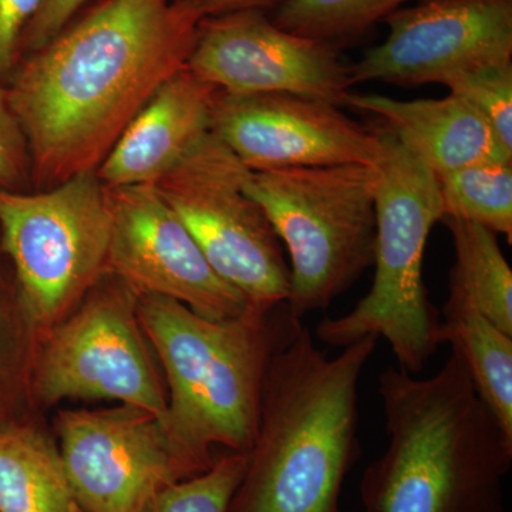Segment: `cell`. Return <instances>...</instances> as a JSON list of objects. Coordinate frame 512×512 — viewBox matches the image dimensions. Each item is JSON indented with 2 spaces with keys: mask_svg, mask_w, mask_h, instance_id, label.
<instances>
[{
  "mask_svg": "<svg viewBox=\"0 0 512 512\" xmlns=\"http://www.w3.org/2000/svg\"><path fill=\"white\" fill-rule=\"evenodd\" d=\"M441 222L451 232L456 252L448 291L473 303L485 318L512 336V269L497 234L456 218Z\"/></svg>",
  "mask_w": 512,
  "mask_h": 512,
  "instance_id": "19",
  "label": "cell"
},
{
  "mask_svg": "<svg viewBox=\"0 0 512 512\" xmlns=\"http://www.w3.org/2000/svg\"><path fill=\"white\" fill-rule=\"evenodd\" d=\"M244 190L288 249L296 318L328 308L375 262V165L249 171Z\"/></svg>",
  "mask_w": 512,
  "mask_h": 512,
  "instance_id": "6",
  "label": "cell"
},
{
  "mask_svg": "<svg viewBox=\"0 0 512 512\" xmlns=\"http://www.w3.org/2000/svg\"><path fill=\"white\" fill-rule=\"evenodd\" d=\"M421 2H427V0H421Z\"/></svg>",
  "mask_w": 512,
  "mask_h": 512,
  "instance_id": "28",
  "label": "cell"
},
{
  "mask_svg": "<svg viewBox=\"0 0 512 512\" xmlns=\"http://www.w3.org/2000/svg\"><path fill=\"white\" fill-rule=\"evenodd\" d=\"M375 279L352 311L325 318L316 336L333 348L375 335L389 343L397 367L419 375L441 346L440 312L423 281L431 229L444 217L439 180L392 131L376 127Z\"/></svg>",
  "mask_w": 512,
  "mask_h": 512,
  "instance_id": "5",
  "label": "cell"
},
{
  "mask_svg": "<svg viewBox=\"0 0 512 512\" xmlns=\"http://www.w3.org/2000/svg\"><path fill=\"white\" fill-rule=\"evenodd\" d=\"M377 392L387 447L363 471L365 512H505L512 439L454 353L430 377L387 367Z\"/></svg>",
  "mask_w": 512,
  "mask_h": 512,
  "instance_id": "2",
  "label": "cell"
},
{
  "mask_svg": "<svg viewBox=\"0 0 512 512\" xmlns=\"http://www.w3.org/2000/svg\"><path fill=\"white\" fill-rule=\"evenodd\" d=\"M249 168L212 131L156 184L214 271L255 308L286 302L289 265L262 208L245 192Z\"/></svg>",
  "mask_w": 512,
  "mask_h": 512,
  "instance_id": "8",
  "label": "cell"
},
{
  "mask_svg": "<svg viewBox=\"0 0 512 512\" xmlns=\"http://www.w3.org/2000/svg\"><path fill=\"white\" fill-rule=\"evenodd\" d=\"M439 332L441 345H451L481 402L512 439V336L453 291H448Z\"/></svg>",
  "mask_w": 512,
  "mask_h": 512,
  "instance_id": "17",
  "label": "cell"
},
{
  "mask_svg": "<svg viewBox=\"0 0 512 512\" xmlns=\"http://www.w3.org/2000/svg\"><path fill=\"white\" fill-rule=\"evenodd\" d=\"M92 0H43L26 29L22 52H37L62 33Z\"/></svg>",
  "mask_w": 512,
  "mask_h": 512,
  "instance_id": "26",
  "label": "cell"
},
{
  "mask_svg": "<svg viewBox=\"0 0 512 512\" xmlns=\"http://www.w3.org/2000/svg\"><path fill=\"white\" fill-rule=\"evenodd\" d=\"M444 86L484 117L498 143L512 156V60L458 74Z\"/></svg>",
  "mask_w": 512,
  "mask_h": 512,
  "instance_id": "23",
  "label": "cell"
},
{
  "mask_svg": "<svg viewBox=\"0 0 512 512\" xmlns=\"http://www.w3.org/2000/svg\"><path fill=\"white\" fill-rule=\"evenodd\" d=\"M211 131L251 171L375 165L379 156L376 128L336 104L296 94L218 90Z\"/></svg>",
  "mask_w": 512,
  "mask_h": 512,
  "instance_id": "14",
  "label": "cell"
},
{
  "mask_svg": "<svg viewBox=\"0 0 512 512\" xmlns=\"http://www.w3.org/2000/svg\"><path fill=\"white\" fill-rule=\"evenodd\" d=\"M197 10L202 18L239 12V10H265L278 8L284 0H181Z\"/></svg>",
  "mask_w": 512,
  "mask_h": 512,
  "instance_id": "27",
  "label": "cell"
},
{
  "mask_svg": "<svg viewBox=\"0 0 512 512\" xmlns=\"http://www.w3.org/2000/svg\"><path fill=\"white\" fill-rule=\"evenodd\" d=\"M187 69L225 93H288L339 107L353 87L338 46L286 32L264 10L202 18Z\"/></svg>",
  "mask_w": 512,
  "mask_h": 512,
  "instance_id": "12",
  "label": "cell"
},
{
  "mask_svg": "<svg viewBox=\"0 0 512 512\" xmlns=\"http://www.w3.org/2000/svg\"><path fill=\"white\" fill-rule=\"evenodd\" d=\"M0 512H86L59 448L39 431L0 426Z\"/></svg>",
  "mask_w": 512,
  "mask_h": 512,
  "instance_id": "18",
  "label": "cell"
},
{
  "mask_svg": "<svg viewBox=\"0 0 512 512\" xmlns=\"http://www.w3.org/2000/svg\"><path fill=\"white\" fill-rule=\"evenodd\" d=\"M346 106L373 114L436 175L483 161H512L484 117L456 94L397 100L349 93Z\"/></svg>",
  "mask_w": 512,
  "mask_h": 512,
  "instance_id": "16",
  "label": "cell"
},
{
  "mask_svg": "<svg viewBox=\"0 0 512 512\" xmlns=\"http://www.w3.org/2000/svg\"><path fill=\"white\" fill-rule=\"evenodd\" d=\"M377 342L365 336L329 357L303 326L274 357L228 512H340L343 483L362 454L360 377Z\"/></svg>",
  "mask_w": 512,
  "mask_h": 512,
  "instance_id": "3",
  "label": "cell"
},
{
  "mask_svg": "<svg viewBox=\"0 0 512 512\" xmlns=\"http://www.w3.org/2000/svg\"><path fill=\"white\" fill-rule=\"evenodd\" d=\"M29 170L25 136L10 109L8 90L0 87V187L15 190L26 180Z\"/></svg>",
  "mask_w": 512,
  "mask_h": 512,
  "instance_id": "24",
  "label": "cell"
},
{
  "mask_svg": "<svg viewBox=\"0 0 512 512\" xmlns=\"http://www.w3.org/2000/svg\"><path fill=\"white\" fill-rule=\"evenodd\" d=\"M407 0H284L272 22L286 32L336 45L356 39Z\"/></svg>",
  "mask_w": 512,
  "mask_h": 512,
  "instance_id": "21",
  "label": "cell"
},
{
  "mask_svg": "<svg viewBox=\"0 0 512 512\" xmlns=\"http://www.w3.org/2000/svg\"><path fill=\"white\" fill-rule=\"evenodd\" d=\"M43 0H0V76L9 73L22 52V40Z\"/></svg>",
  "mask_w": 512,
  "mask_h": 512,
  "instance_id": "25",
  "label": "cell"
},
{
  "mask_svg": "<svg viewBox=\"0 0 512 512\" xmlns=\"http://www.w3.org/2000/svg\"><path fill=\"white\" fill-rule=\"evenodd\" d=\"M443 218L490 229L512 241V161H483L437 175Z\"/></svg>",
  "mask_w": 512,
  "mask_h": 512,
  "instance_id": "20",
  "label": "cell"
},
{
  "mask_svg": "<svg viewBox=\"0 0 512 512\" xmlns=\"http://www.w3.org/2000/svg\"><path fill=\"white\" fill-rule=\"evenodd\" d=\"M202 16L181 0H100L30 53L8 90L40 190L96 171L187 67Z\"/></svg>",
  "mask_w": 512,
  "mask_h": 512,
  "instance_id": "1",
  "label": "cell"
},
{
  "mask_svg": "<svg viewBox=\"0 0 512 512\" xmlns=\"http://www.w3.org/2000/svg\"><path fill=\"white\" fill-rule=\"evenodd\" d=\"M137 302L117 279L57 326L37 377L46 403L119 400L154 414L167 429L168 403L140 335Z\"/></svg>",
  "mask_w": 512,
  "mask_h": 512,
  "instance_id": "9",
  "label": "cell"
},
{
  "mask_svg": "<svg viewBox=\"0 0 512 512\" xmlns=\"http://www.w3.org/2000/svg\"><path fill=\"white\" fill-rule=\"evenodd\" d=\"M111 217L106 274L141 296L174 299L205 319L248 311L247 298L221 278L153 184L106 187Z\"/></svg>",
  "mask_w": 512,
  "mask_h": 512,
  "instance_id": "11",
  "label": "cell"
},
{
  "mask_svg": "<svg viewBox=\"0 0 512 512\" xmlns=\"http://www.w3.org/2000/svg\"><path fill=\"white\" fill-rule=\"evenodd\" d=\"M0 231L30 322L55 325L106 274V187L96 171L33 194L0 187Z\"/></svg>",
  "mask_w": 512,
  "mask_h": 512,
  "instance_id": "7",
  "label": "cell"
},
{
  "mask_svg": "<svg viewBox=\"0 0 512 512\" xmlns=\"http://www.w3.org/2000/svg\"><path fill=\"white\" fill-rule=\"evenodd\" d=\"M218 89L190 69L171 76L96 170L104 187L156 184L211 131Z\"/></svg>",
  "mask_w": 512,
  "mask_h": 512,
  "instance_id": "15",
  "label": "cell"
},
{
  "mask_svg": "<svg viewBox=\"0 0 512 512\" xmlns=\"http://www.w3.org/2000/svg\"><path fill=\"white\" fill-rule=\"evenodd\" d=\"M140 328L167 375V431L202 470L212 446L248 453L258 431L269 366L301 332L288 303L249 306L238 318H202L188 306L147 295L138 298Z\"/></svg>",
  "mask_w": 512,
  "mask_h": 512,
  "instance_id": "4",
  "label": "cell"
},
{
  "mask_svg": "<svg viewBox=\"0 0 512 512\" xmlns=\"http://www.w3.org/2000/svg\"><path fill=\"white\" fill-rule=\"evenodd\" d=\"M60 457L86 512H141L151 498L204 470L154 414L131 406L63 412Z\"/></svg>",
  "mask_w": 512,
  "mask_h": 512,
  "instance_id": "10",
  "label": "cell"
},
{
  "mask_svg": "<svg viewBox=\"0 0 512 512\" xmlns=\"http://www.w3.org/2000/svg\"><path fill=\"white\" fill-rule=\"evenodd\" d=\"M247 460V453L215 460L210 470L164 488L141 512H228Z\"/></svg>",
  "mask_w": 512,
  "mask_h": 512,
  "instance_id": "22",
  "label": "cell"
},
{
  "mask_svg": "<svg viewBox=\"0 0 512 512\" xmlns=\"http://www.w3.org/2000/svg\"><path fill=\"white\" fill-rule=\"evenodd\" d=\"M389 35L350 66L353 86L446 84L512 60V0H427L386 19Z\"/></svg>",
  "mask_w": 512,
  "mask_h": 512,
  "instance_id": "13",
  "label": "cell"
}]
</instances>
